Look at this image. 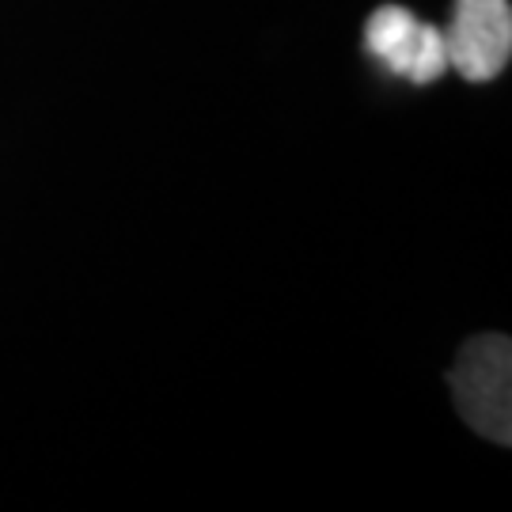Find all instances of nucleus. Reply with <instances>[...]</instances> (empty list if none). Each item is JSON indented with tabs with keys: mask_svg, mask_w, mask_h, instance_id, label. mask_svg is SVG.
I'll return each instance as SVG.
<instances>
[{
	"mask_svg": "<svg viewBox=\"0 0 512 512\" xmlns=\"http://www.w3.org/2000/svg\"><path fill=\"white\" fill-rule=\"evenodd\" d=\"M459 418L501 448L512 444V342L505 334H478L463 342L448 372Z\"/></svg>",
	"mask_w": 512,
	"mask_h": 512,
	"instance_id": "nucleus-1",
	"label": "nucleus"
},
{
	"mask_svg": "<svg viewBox=\"0 0 512 512\" xmlns=\"http://www.w3.org/2000/svg\"><path fill=\"white\" fill-rule=\"evenodd\" d=\"M448 69L471 84L494 80L512 57V4L509 0H452V23L440 31Z\"/></svg>",
	"mask_w": 512,
	"mask_h": 512,
	"instance_id": "nucleus-2",
	"label": "nucleus"
},
{
	"mask_svg": "<svg viewBox=\"0 0 512 512\" xmlns=\"http://www.w3.org/2000/svg\"><path fill=\"white\" fill-rule=\"evenodd\" d=\"M365 50L391 76L410 84H433L448 73L444 35L433 23H421L403 4H380L365 23Z\"/></svg>",
	"mask_w": 512,
	"mask_h": 512,
	"instance_id": "nucleus-3",
	"label": "nucleus"
}]
</instances>
